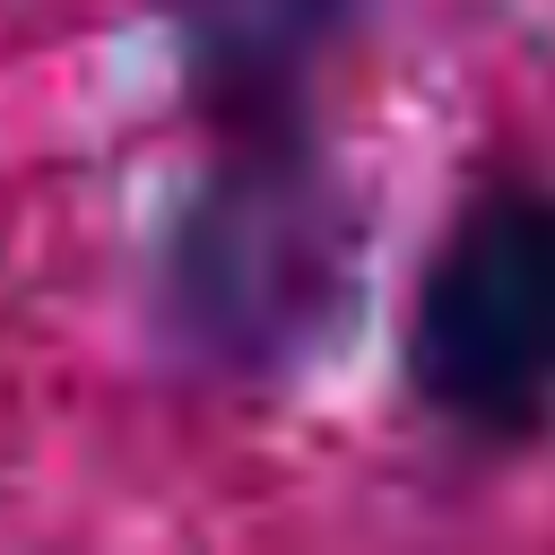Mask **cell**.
<instances>
[{"label": "cell", "mask_w": 555, "mask_h": 555, "mask_svg": "<svg viewBox=\"0 0 555 555\" xmlns=\"http://www.w3.org/2000/svg\"><path fill=\"white\" fill-rule=\"evenodd\" d=\"M356 191L338 147H199L156 260V338L217 382L295 373L356 286Z\"/></svg>", "instance_id": "obj_1"}, {"label": "cell", "mask_w": 555, "mask_h": 555, "mask_svg": "<svg viewBox=\"0 0 555 555\" xmlns=\"http://www.w3.org/2000/svg\"><path fill=\"white\" fill-rule=\"evenodd\" d=\"M399 373L434 434L477 460H512L555 434V173L494 165L434 225Z\"/></svg>", "instance_id": "obj_2"}, {"label": "cell", "mask_w": 555, "mask_h": 555, "mask_svg": "<svg viewBox=\"0 0 555 555\" xmlns=\"http://www.w3.org/2000/svg\"><path fill=\"white\" fill-rule=\"evenodd\" d=\"M173 35L182 113L199 147H312L321 87L364 0H147Z\"/></svg>", "instance_id": "obj_3"}]
</instances>
